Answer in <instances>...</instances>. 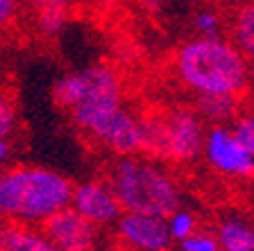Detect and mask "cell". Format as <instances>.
Listing matches in <instances>:
<instances>
[{"instance_id":"d4e9b609","label":"cell","mask_w":254,"mask_h":251,"mask_svg":"<svg viewBox=\"0 0 254 251\" xmlns=\"http://www.w3.org/2000/svg\"><path fill=\"white\" fill-rule=\"evenodd\" d=\"M93 251H127V249L123 245H118L116 240H111V242H100Z\"/></svg>"},{"instance_id":"d6986e66","label":"cell","mask_w":254,"mask_h":251,"mask_svg":"<svg viewBox=\"0 0 254 251\" xmlns=\"http://www.w3.org/2000/svg\"><path fill=\"white\" fill-rule=\"evenodd\" d=\"M18 127V109L11 93L0 89V138H11Z\"/></svg>"},{"instance_id":"ac0fdd59","label":"cell","mask_w":254,"mask_h":251,"mask_svg":"<svg viewBox=\"0 0 254 251\" xmlns=\"http://www.w3.org/2000/svg\"><path fill=\"white\" fill-rule=\"evenodd\" d=\"M177 251H220L218 238L211 229H197L189 238L177 242Z\"/></svg>"},{"instance_id":"277c9868","label":"cell","mask_w":254,"mask_h":251,"mask_svg":"<svg viewBox=\"0 0 254 251\" xmlns=\"http://www.w3.org/2000/svg\"><path fill=\"white\" fill-rule=\"evenodd\" d=\"M143 152L152 158L186 165L202 156L204 145V122L195 109H170L164 113L143 115ZM141 152V154H143Z\"/></svg>"},{"instance_id":"83f0119b","label":"cell","mask_w":254,"mask_h":251,"mask_svg":"<svg viewBox=\"0 0 254 251\" xmlns=\"http://www.w3.org/2000/svg\"><path fill=\"white\" fill-rule=\"evenodd\" d=\"M164 251H177V249H175V247H168V249H164Z\"/></svg>"},{"instance_id":"44dd1931","label":"cell","mask_w":254,"mask_h":251,"mask_svg":"<svg viewBox=\"0 0 254 251\" xmlns=\"http://www.w3.org/2000/svg\"><path fill=\"white\" fill-rule=\"evenodd\" d=\"M21 7H23V0H0V32L9 30L14 25Z\"/></svg>"},{"instance_id":"4fadbf2b","label":"cell","mask_w":254,"mask_h":251,"mask_svg":"<svg viewBox=\"0 0 254 251\" xmlns=\"http://www.w3.org/2000/svg\"><path fill=\"white\" fill-rule=\"evenodd\" d=\"M241 111V98L232 95H195V113L204 125H232Z\"/></svg>"},{"instance_id":"9a60e30c","label":"cell","mask_w":254,"mask_h":251,"mask_svg":"<svg viewBox=\"0 0 254 251\" xmlns=\"http://www.w3.org/2000/svg\"><path fill=\"white\" fill-rule=\"evenodd\" d=\"M166 226H168L170 240L173 242H182L184 238H189L193 231L200 229V220L197 215L190 208H184V206H177L173 213L166 217Z\"/></svg>"},{"instance_id":"8fae6325","label":"cell","mask_w":254,"mask_h":251,"mask_svg":"<svg viewBox=\"0 0 254 251\" xmlns=\"http://www.w3.org/2000/svg\"><path fill=\"white\" fill-rule=\"evenodd\" d=\"M0 251H57L41 226L5 222L0 231Z\"/></svg>"},{"instance_id":"52a82bcc","label":"cell","mask_w":254,"mask_h":251,"mask_svg":"<svg viewBox=\"0 0 254 251\" xmlns=\"http://www.w3.org/2000/svg\"><path fill=\"white\" fill-rule=\"evenodd\" d=\"M84 136L116 156H132V154L143 152L141 115L129 111L125 104L93 122Z\"/></svg>"},{"instance_id":"3957f363","label":"cell","mask_w":254,"mask_h":251,"mask_svg":"<svg viewBox=\"0 0 254 251\" xmlns=\"http://www.w3.org/2000/svg\"><path fill=\"white\" fill-rule=\"evenodd\" d=\"M107 181L123 210L168 217L182 206V186L168 165L157 158L132 154L118 156L107 170Z\"/></svg>"},{"instance_id":"cb8c5ba5","label":"cell","mask_w":254,"mask_h":251,"mask_svg":"<svg viewBox=\"0 0 254 251\" xmlns=\"http://www.w3.org/2000/svg\"><path fill=\"white\" fill-rule=\"evenodd\" d=\"M218 7H222V9H238L241 5H245V2H250V0H213Z\"/></svg>"},{"instance_id":"9c48e42d","label":"cell","mask_w":254,"mask_h":251,"mask_svg":"<svg viewBox=\"0 0 254 251\" xmlns=\"http://www.w3.org/2000/svg\"><path fill=\"white\" fill-rule=\"evenodd\" d=\"M70 208L102 231L111 229L123 215V208L107 179H86L77 186L73 183Z\"/></svg>"},{"instance_id":"7402d4cb","label":"cell","mask_w":254,"mask_h":251,"mask_svg":"<svg viewBox=\"0 0 254 251\" xmlns=\"http://www.w3.org/2000/svg\"><path fill=\"white\" fill-rule=\"evenodd\" d=\"M11 154H14L11 138H0V170L7 167V163L11 161Z\"/></svg>"},{"instance_id":"ba28073f","label":"cell","mask_w":254,"mask_h":251,"mask_svg":"<svg viewBox=\"0 0 254 251\" xmlns=\"http://www.w3.org/2000/svg\"><path fill=\"white\" fill-rule=\"evenodd\" d=\"M111 229H114V240L127 251H164L173 247L166 217L123 210Z\"/></svg>"},{"instance_id":"6da1fadb","label":"cell","mask_w":254,"mask_h":251,"mask_svg":"<svg viewBox=\"0 0 254 251\" xmlns=\"http://www.w3.org/2000/svg\"><path fill=\"white\" fill-rule=\"evenodd\" d=\"M175 75L195 95L243 98L252 84V63L229 39L195 37L182 43L173 59Z\"/></svg>"},{"instance_id":"30bf717a","label":"cell","mask_w":254,"mask_h":251,"mask_svg":"<svg viewBox=\"0 0 254 251\" xmlns=\"http://www.w3.org/2000/svg\"><path fill=\"white\" fill-rule=\"evenodd\" d=\"M41 229L57 251H93L102 242V229L91 224L70 206L48 217Z\"/></svg>"},{"instance_id":"5bb4252c","label":"cell","mask_w":254,"mask_h":251,"mask_svg":"<svg viewBox=\"0 0 254 251\" xmlns=\"http://www.w3.org/2000/svg\"><path fill=\"white\" fill-rule=\"evenodd\" d=\"M229 32H232L229 41L236 46L238 52L252 63L254 61V2L252 0L241 5L238 9H234Z\"/></svg>"},{"instance_id":"8992f818","label":"cell","mask_w":254,"mask_h":251,"mask_svg":"<svg viewBox=\"0 0 254 251\" xmlns=\"http://www.w3.org/2000/svg\"><path fill=\"white\" fill-rule=\"evenodd\" d=\"M202 156L218 177L236 181L254 177V156L236 141L229 125H211L206 129Z\"/></svg>"},{"instance_id":"ffe728a7","label":"cell","mask_w":254,"mask_h":251,"mask_svg":"<svg viewBox=\"0 0 254 251\" xmlns=\"http://www.w3.org/2000/svg\"><path fill=\"white\" fill-rule=\"evenodd\" d=\"M23 5L32 11V16L41 14H70L73 0H23Z\"/></svg>"},{"instance_id":"7c38bea8","label":"cell","mask_w":254,"mask_h":251,"mask_svg":"<svg viewBox=\"0 0 254 251\" xmlns=\"http://www.w3.org/2000/svg\"><path fill=\"white\" fill-rule=\"evenodd\" d=\"M213 233L218 238L220 251H254V224L248 217H222Z\"/></svg>"},{"instance_id":"2e32d148","label":"cell","mask_w":254,"mask_h":251,"mask_svg":"<svg viewBox=\"0 0 254 251\" xmlns=\"http://www.w3.org/2000/svg\"><path fill=\"white\" fill-rule=\"evenodd\" d=\"M193 27H195L197 37L218 39L225 27V16L218 7H200L193 16Z\"/></svg>"},{"instance_id":"484cf974","label":"cell","mask_w":254,"mask_h":251,"mask_svg":"<svg viewBox=\"0 0 254 251\" xmlns=\"http://www.w3.org/2000/svg\"><path fill=\"white\" fill-rule=\"evenodd\" d=\"M91 2H95V5H105V7H109V5H114L116 0H91Z\"/></svg>"},{"instance_id":"7a4b0ae2","label":"cell","mask_w":254,"mask_h":251,"mask_svg":"<svg viewBox=\"0 0 254 251\" xmlns=\"http://www.w3.org/2000/svg\"><path fill=\"white\" fill-rule=\"evenodd\" d=\"M73 181L41 165H7L0 170V217L2 222L43 226L70 206Z\"/></svg>"},{"instance_id":"e0dca14e","label":"cell","mask_w":254,"mask_h":251,"mask_svg":"<svg viewBox=\"0 0 254 251\" xmlns=\"http://www.w3.org/2000/svg\"><path fill=\"white\" fill-rule=\"evenodd\" d=\"M229 129L236 136V141L254 156V109L238 111V115L232 120Z\"/></svg>"},{"instance_id":"5b68a950","label":"cell","mask_w":254,"mask_h":251,"mask_svg":"<svg viewBox=\"0 0 254 251\" xmlns=\"http://www.w3.org/2000/svg\"><path fill=\"white\" fill-rule=\"evenodd\" d=\"M123 106V82L107 63H95L77 73V95L68 115L82 134L91 129L102 115Z\"/></svg>"},{"instance_id":"4316f807","label":"cell","mask_w":254,"mask_h":251,"mask_svg":"<svg viewBox=\"0 0 254 251\" xmlns=\"http://www.w3.org/2000/svg\"><path fill=\"white\" fill-rule=\"evenodd\" d=\"M2 226H5V222H2V217H0V231H2Z\"/></svg>"},{"instance_id":"f1b7e54d","label":"cell","mask_w":254,"mask_h":251,"mask_svg":"<svg viewBox=\"0 0 254 251\" xmlns=\"http://www.w3.org/2000/svg\"><path fill=\"white\" fill-rule=\"evenodd\" d=\"M252 2H254V0H252Z\"/></svg>"},{"instance_id":"603a6c76","label":"cell","mask_w":254,"mask_h":251,"mask_svg":"<svg viewBox=\"0 0 254 251\" xmlns=\"http://www.w3.org/2000/svg\"><path fill=\"white\" fill-rule=\"evenodd\" d=\"M138 7H143V9H148V11H157L164 7L166 0H134Z\"/></svg>"}]
</instances>
